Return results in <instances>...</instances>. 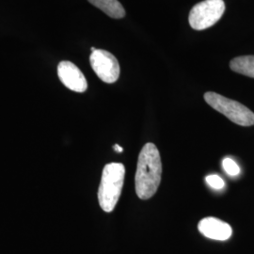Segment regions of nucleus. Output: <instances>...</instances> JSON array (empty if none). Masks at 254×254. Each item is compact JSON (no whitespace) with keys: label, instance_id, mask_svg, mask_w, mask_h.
Listing matches in <instances>:
<instances>
[{"label":"nucleus","instance_id":"1a4fd4ad","mask_svg":"<svg viewBox=\"0 0 254 254\" xmlns=\"http://www.w3.org/2000/svg\"><path fill=\"white\" fill-rule=\"evenodd\" d=\"M231 69L236 73L254 78V56H241L230 63Z\"/></svg>","mask_w":254,"mask_h":254},{"label":"nucleus","instance_id":"9b49d317","mask_svg":"<svg viewBox=\"0 0 254 254\" xmlns=\"http://www.w3.org/2000/svg\"><path fill=\"white\" fill-rule=\"evenodd\" d=\"M205 180L209 186L215 190H222L225 186V183L223 181V179L216 174H211V175L206 176Z\"/></svg>","mask_w":254,"mask_h":254},{"label":"nucleus","instance_id":"f03ea898","mask_svg":"<svg viewBox=\"0 0 254 254\" xmlns=\"http://www.w3.org/2000/svg\"><path fill=\"white\" fill-rule=\"evenodd\" d=\"M126 169L121 163H109L104 167L100 186L98 190V200L101 208L105 212H112L122 194L125 181Z\"/></svg>","mask_w":254,"mask_h":254},{"label":"nucleus","instance_id":"39448f33","mask_svg":"<svg viewBox=\"0 0 254 254\" xmlns=\"http://www.w3.org/2000/svg\"><path fill=\"white\" fill-rule=\"evenodd\" d=\"M91 68L102 81L114 83L120 76V64L114 55L109 51L96 49L90 57Z\"/></svg>","mask_w":254,"mask_h":254},{"label":"nucleus","instance_id":"7ed1b4c3","mask_svg":"<svg viewBox=\"0 0 254 254\" xmlns=\"http://www.w3.org/2000/svg\"><path fill=\"white\" fill-rule=\"evenodd\" d=\"M204 100L210 107L236 125L242 127L254 126V113L244 105L213 91H208L204 94Z\"/></svg>","mask_w":254,"mask_h":254},{"label":"nucleus","instance_id":"0eeeda50","mask_svg":"<svg viewBox=\"0 0 254 254\" xmlns=\"http://www.w3.org/2000/svg\"><path fill=\"white\" fill-rule=\"evenodd\" d=\"M198 229L202 236L218 241L228 240L233 234L232 227L228 223L212 217L202 218L199 222Z\"/></svg>","mask_w":254,"mask_h":254},{"label":"nucleus","instance_id":"f8f14e48","mask_svg":"<svg viewBox=\"0 0 254 254\" xmlns=\"http://www.w3.org/2000/svg\"><path fill=\"white\" fill-rule=\"evenodd\" d=\"M114 149H115V150H116V152H118V153H122V152L124 151L123 147L119 146L118 144H115V145H114Z\"/></svg>","mask_w":254,"mask_h":254},{"label":"nucleus","instance_id":"9d476101","mask_svg":"<svg viewBox=\"0 0 254 254\" xmlns=\"http://www.w3.org/2000/svg\"><path fill=\"white\" fill-rule=\"evenodd\" d=\"M222 166L223 169L230 176H236L240 173V168L237 165L235 160H233L232 158L226 157L223 159L222 161Z\"/></svg>","mask_w":254,"mask_h":254},{"label":"nucleus","instance_id":"f257e3e1","mask_svg":"<svg viewBox=\"0 0 254 254\" xmlns=\"http://www.w3.org/2000/svg\"><path fill=\"white\" fill-rule=\"evenodd\" d=\"M162 163L154 143H146L141 149L136 166L135 186L139 199L148 200L157 191L161 182Z\"/></svg>","mask_w":254,"mask_h":254},{"label":"nucleus","instance_id":"6e6552de","mask_svg":"<svg viewBox=\"0 0 254 254\" xmlns=\"http://www.w3.org/2000/svg\"><path fill=\"white\" fill-rule=\"evenodd\" d=\"M111 18L121 19L126 16V10L118 0H88Z\"/></svg>","mask_w":254,"mask_h":254},{"label":"nucleus","instance_id":"423d86ee","mask_svg":"<svg viewBox=\"0 0 254 254\" xmlns=\"http://www.w3.org/2000/svg\"><path fill=\"white\" fill-rule=\"evenodd\" d=\"M58 75L61 81L69 90L84 92L88 88L86 77L76 65L71 62H62L58 66Z\"/></svg>","mask_w":254,"mask_h":254},{"label":"nucleus","instance_id":"20e7f679","mask_svg":"<svg viewBox=\"0 0 254 254\" xmlns=\"http://www.w3.org/2000/svg\"><path fill=\"white\" fill-rule=\"evenodd\" d=\"M224 11L223 0H204L191 9L189 21L193 29L203 30L214 26L222 17Z\"/></svg>","mask_w":254,"mask_h":254}]
</instances>
